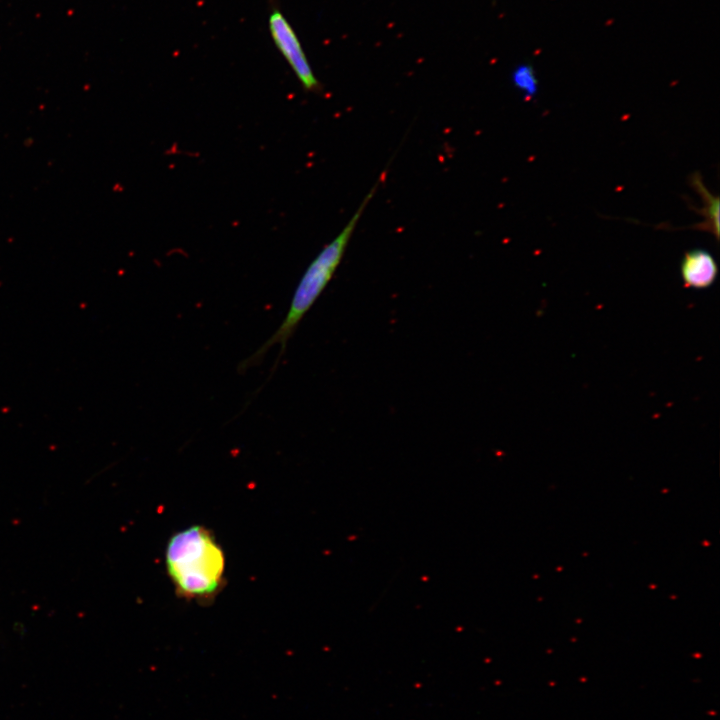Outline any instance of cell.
Wrapping results in <instances>:
<instances>
[{
    "mask_svg": "<svg viewBox=\"0 0 720 720\" xmlns=\"http://www.w3.org/2000/svg\"><path fill=\"white\" fill-rule=\"evenodd\" d=\"M166 564L178 592L186 597L206 598L222 583L225 557L206 528L192 526L169 540Z\"/></svg>",
    "mask_w": 720,
    "mask_h": 720,
    "instance_id": "obj_2",
    "label": "cell"
},
{
    "mask_svg": "<svg viewBox=\"0 0 720 720\" xmlns=\"http://www.w3.org/2000/svg\"><path fill=\"white\" fill-rule=\"evenodd\" d=\"M268 30L274 45L288 63L302 87L316 91L320 84L306 57L300 40L277 6H272L268 16Z\"/></svg>",
    "mask_w": 720,
    "mask_h": 720,
    "instance_id": "obj_3",
    "label": "cell"
},
{
    "mask_svg": "<svg viewBox=\"0 0 720 720\" xmlns=\"http://www.w3.org/2000/svg\"><path fill=\"white\" fill-rule=\"evenodd\" d=\"M377 186L375 185L369 191L341 232L309 264L294 291L289 309L281 324L254 353L240 363L239 371H245L258 365L270 348L279 345L280 352L273 366V370L276 369L279 359L285 352L287 343L299 323L324 291L338 268L357 223L373 197Z\"/></svg>",
    "mask_w": 720,
    "mask_h": 720,
    "instance_id": "obj_1",
    "label": "cell"
},
{
    "mask_svg": "<svg viewBox=\"0 0 720 720\" xmlns=\"http://www.w3.org/2000/svg\"><path fill=\"white\" fill-rule=\"evenodd\" d=\"M717 272L716 261L709 252L694 249L685 253L681 263V275L687 287L707 288L714 282Z\"/></svg>",
    "mask_w": 720,
    "mask_h": 720,
    "instance_id": "obj_4",
    "label": "cell"
},
{
    "mask_svg": "<svg viewBox=\"0 0 720 720\" xmlns=\"http://www.w3.org/2000/svg\"><path fill=\"white\" fill-rule=\"evenodd\" d=\"M690 184L699 193L702 198L704 206L701 210H695V212L702 215L704 221L695 228L705 232H709L719 238V198L710 193V191L703 184L701 175L695 173L690 177Z\"/></svg>",
    "mask_w": 720,
    "mask_h": 720,
    "instance_id": "obj_5",
    "label": "cell"
},
{
    "mask_svg": "<svg viewBox=\"0 0 720 720\" xmlns=\"http://www.w3.org/2000/svg\"><path fill=\"white\" fill-rule=\"evenodd\" d=\"M511 80L513 86L527 99L534 97L538 92L539 82L536 72L528 63L517 65L512 71Z\"/></svg>",
    "mask_w": 720,
    "mask_h": 720,
    "instance_id": "obj_6",
    "label": "cell"
}]
</instances>
